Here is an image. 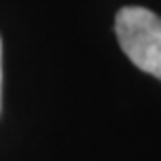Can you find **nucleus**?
Segmentation results:
<instances>
[{
  "label": "nucleus",
  "instance_id": "1",
  "mask_svg": "<svg viewBox=\"0 0 161 161\" xmlns=\"http://www.w3.org/2000/svg\"><path fill=\"white\" fill-rule=\"evenodd\" d=\"M115 34L125 57L161 80V17L144 6H125L115 17Z\"/></svg>",
  "mask_w": 161,
  "mask_h": 161
},
{
  "label": "nucleus",
  "instance_id": "2",
  "mask_svg": "<svg viewBox=\"0 0 161 161\" xmlns=\"http://www.w3.org/2000/svg\"><path fill=\"white\" fill-rule=\"evenodd\" d=\"M0 90H2V42H0Z\"/></svg>",
  "mask_w": 161,
  "mask_h": 161
}]
</instances>
